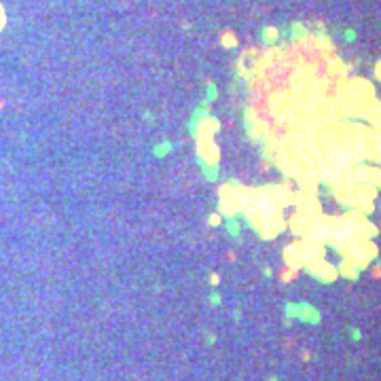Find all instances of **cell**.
<instances>
[{
  "mask_svg": "<svg viewBox=\"0 0 381 381\" xmlns=\"http://www.w3.org/2000/svg\"><path fill=\"white\" fill-rule=\"evenodd\" d=\"M197 152L203 159V163H210V166L218 163V149H216L212 138H197Z\"/></svg>",
  "mask_w": 381,
  "mask_h": 381,
  "instance_id": "obj_1",
  "label": "cell"
},
{
  "mask_svg": "<svg viewBox=\"0 0 381 381\" xmlns=\"http://www.w3.org/2000/svg\"><path fill=\"white\" fill-rule=\"evenodd\" d=\"M223 45H225V47H235V45H237V41H235V36H233V34L231 32H225L223 34Z\"/></svg>",
  "mask_w": 381,
  "mask_h": 381,
  "instance_id": "obj_2",
  "label": "cell"
},
{
  "mask_svg": "<svg viewBox=\"0 0 381 381\" xmlns=\"http://www.w3.org/2000/svg\"><path fill=\"white\" fill-rule=\"evenodd\" d=\"M210 225H212V227L220 225V216H218V214H212V216H210Z\"/></svg>",
  "mask_w": 381,
  "mask_h": 381,
  "instance_id": "obj_3",
  "label": "cell"
},
{
  "mask_svg": "<svg viewBox=\"0 0 381 381\" xmlns=\"http://www.w3.org/2000/svg\"><path fill=\"white\" fill-rule=\"evenodd\" d=\"M265 38H267V41H271V38H274V30H267L265 32Z\"/></svg>",
  "mask_w": 381,
  "mask_h": 381,
  "instance_id": "obj_4",
  "label": "cell"
},
{
  "mask_svg": "<svg viewBox=\"0 0 381 381\" xmlns=\"http://www.w3.org/2000/svg\"><path fill=\"white\" fill-rule=\"evenodd\" d=\"M4 26V13H2V9H0V28Z\"/></svg>",
  "mask_w": 381,
  "mask_h": 381,
  "instance_id": "obj_5",
  "label": "cell"
},
{
  "mask_svg": "<svg viewBox=\"0 0 381 381\" xmlns=\"http://www.w3.org/2000/svg\"><path fill=\"white\" fill-rule=\"evenodd\" d=\"M210 282H212V284H218V275L212 274V280H210Z\"/></svg>",
  "mask_w": 381,
  "mask_h": 381,
  "instance_id": "obj_6",
  "label": "cell"
}]
</instances>
